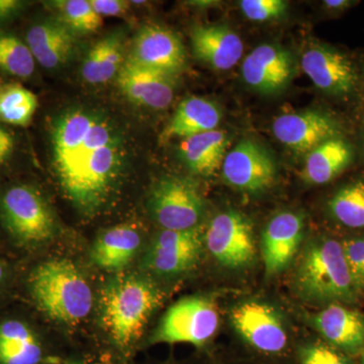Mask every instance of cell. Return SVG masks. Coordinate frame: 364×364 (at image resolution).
<instances>
[{"mask_svg":"<svg viewBox=\"0 0 364 364\" xmlns=\"http://www.w3.org/2000/svg\"><path fill=\"white\" fill-rule=\"evenodd\" d=\"M51 146L64 195L81 214L97 215L123 174L126 152L119 132L98 112L67 109L54 119Z\"/></svg>","mask_w":364,"mask_h":364,"instance_id":"6da1fadb","label":"cell"},{"mask_svg":"<svg viewBox=\"0 0 364 364\" xmlns=\"http://www.w3.org/2000/svg\"><path fill=\"white\" fill-rule=\"evenodd\" d=\"M160 298L156 287L136 275H117L105 284L102 318L119 358H130Z\"/></svg>","mask_w":364,"mask_h":364,"instance_id":"7a4b0ae2","label":"cell"},{"mask_svg":"<svg viewBox=\"0 0 364 364\" xmlns=\"http://www.w3.org/2000/svg\"><path fill=\"white\" fill-rule=\"evenodd\" d=\"M36 303L52 320L73 325L90 315L92 291L73 262L53 259L39 265L31 277Z\"/></svg>","mask_w":364,"mask_h":364,"instance_id":"3957f363","label":"cell"},{"mask_svg":"<svg viewBox=\"0 0 364 364\" xmlns=\"http://www.w3.org/2000/svg\"><path fill=\"white\" fill-rule=\"evenodd\" d=\"M296 280L301 294L314 301H349L358 291L343 245L334 239H320L306 246Z\"/></svg>","mask_w":364,"mask_h":364,"instance_id":"277c9868","label":"cell"},{"mask_svg":"<svg viewBox=\"0 0 364 364\" xmlns=\"http://www.w3.org/2000/svg\"><path fill=\"white\" fill-rule=\"evenodd\" d=\"M220 318L212 299L205 296H189L179 299L170 306L149 344L186 343L203 347L215 336Z\"/></svg>","mask_w":364,"mask_h":364,"instance_id":"5b68a950","label":"cell"},{"mask_svg":"<svg viewBox=\"0 0 364 364\" xmlns=\"http://www.w3.org/2000/svg\"><path fill=\"white\" fill-rule=\"evenodd\" d=\"M1 212L9 231L23 243H44L56 232V223L49 205L30 186L9 189L2 198Z\"/></svg>","mask_w":364,"mask_h":364,"instance_id":"8992f818","label":"cell"},{"mask_svg":"<svg viewBox=\"0 0 364 364\" xmlns=\"http://www.w3.org/2000/svg\"><path fill=\"white\" fill-rule=\"evenodd\" d=\"M150 210L164 230L195 229L203 213V200L193 181L177 176L160 179L150 196Z\"/></svg>","mask_w":364,"mask_h":364,"instance_id":"52a82bcc","label":"cell"},{"mask_svg":"<svg viewBox=\"0 0 364 364\" xmlns=\"http://www.w3.org/2000/svg\"><path fill=\"white\" fill-rule=\"evenodd\" d=\"M203 240L215 259L224 267L243 268L255 260L253 226L240 213L228 210L215 215Z\"/></svg>","mask_w":364,"mask_h":364,"instance_id":"ba28073f","label":"cell"},{"mask_svg":"<svg viewBox=\"0 0 364 364\" xmlns=\"http://www.w3.org/2000/svg\"><path fill=\"white\" fill-rule=\"evenodd\" d=\"M222 171L225 181L234 188L259 193L274 183L277 165L260 144L243 140L226 154Z\"/></svg>","mask_w":364,"mask_h":364,"instance_id":"9c48e42d","label":"cell"},{"mask_svg":"<svg viewBox=\"0 0 364 364\" xmlns=\"http://www.w3.org/2000/svg\"><path fill=\"white\" fill-rule=\"evenodd\" d=\"M203 242L198 227L186 231L163 230L146 253L143 267L161 275L188 272L200 259Z\"/></svg>","mask_w":364,"mask_h":364,"instance_id":"30bf717a","label":"cell"},{"mask_svg":"<svg viewBox=\"0 0 364 364\" xmlns=\"http://www.w3.org/2000/svg\"><path fill=\"white\" fill-rule=\"evenodd\" d=\"M231 320L236 331L257 350L279 353L286 348V328L272 306L260 301H244L235 306Z\"/></svg>","mask_w":364,"mask_h":364,"instance_id":"8fae6325","label":"cell"},{"mask_svg":"<svg viewBox=\"0 0 364 364\" xmlns=\"http://www.w3.org/2000/svg\"><path fill=\"white\" fill-rule=\"evenodd\" d=\"M130 60L136 65L174 76L186 66L181 38L159 25L144 26L134 40Z\"/></svg>","mask_w":364,"mask_h":364,"instance_id":"7c38bea8","label":"cell"},{"mask_svg":"<svg viewBox=\"0 0 364 364\" xmlns=\"http://www.w3.org/2000/svg\"><path fill=\"white\" fill-rule=\"evenodd\" d=\"M301 68L314 85L334 97L350 95L358 82V73L351 60L331 47L316 45L301 57Z\"/></svg>","mask_w":364,"mask_h":364,"instance_id":"4fadbf2b","label":"cell"},{"mask_svg":"<svg viewBox=\"0 0 364 364\" xmlns=\"http://www.w3.org/2000/svg\"><path fill=\"white\" fill-rule=\"evenodd\" d=\"M272 132L280 143L301 154H309L326 141L340 136L338 123L318 111L282 114L273 122Z\"/></svg>","mask_w":364,"mask_h":364,"instance_id":"5bb4252c","label":"cell"},{"mask_svg":"<svg viewBox=\"0 0 364 364\" xmlns=\"http://www.w3.org/2000/svg\"><path fill=\"white\" fill-rule=\"evenodd\" d=\"M294 70L291 52L272 44L256 47L242 64V77L253 90L272 95L284 90Z\"/></svg>","mask_w":364,"mask_h":364,"instance_id":"9a60e30c","label":"cell"},{"mask_svg":"<svg viewBox=\"0 0 364 364\" xmlns=\"http://www.w3.org/2000/svg\"><path fill=\"white\" fill-rule=\"evenodd\" d=\"M117 77L119 88L134 104L164 109L173 100V76L168 74L136 65L127 59Z\"/></svg>","mask_w":364,"mask_h":364,"instance_id":"2e32d148","label":"cell"},{"mask_svg":"<svg viewBox=\"0 0 364 364\" xmlns=\"http://www.w3.org/2000/svg\"><path fill=\"white\" fill-rule=\"evenodd\" d=\"M303 233V218L294 213H282L268 223L261 241L263 262L268 275L279 274L289 267L298 251Z\"/></svg>","mask_w":364,"mask_h":364,"instance_id":"e0dca14e","label":"cell"},{"mask_svg":"<svg viewBox=\"0 0 364 364\" xmlns=\"http://www.w3.org/2000/svg\"><path fill=\"white\" fill-rule=\"evenodd\" d=\"M191 40L196 58L215 70H230L243 55L241 38L227 26H195Z\"/></svg>","mask_w":364,"mask_h":364,"instance_id":"ac0fdd59","label":"cell"},{"mask_svg":"<svg viewBox=\"0 0 364 364\" xmlns=\"http://www.w3.org/2000/svg\"><path fill=\"white\" fill-rule=\"evenodd\" d=\"M26 45L33 58L47 69L58 68L71 56L75 37L60 21H43L32 26L26 35Z\"/></svg>","mask_w":364,"mask_h":364,"instance_id":"d6986e66","label":"cell"},{"mask_svg":"<svg viewBox=\"0 0 364 364\" xmlns=\"http://www.w3.org/2000/svg\"><path fill=\"white\" fill-rule=\"evenodd\" d=\"M47 355L37 335L20 321L0 324V364H62Z\"/></svg>","mask_w":364,"mask_h":364,"instance_id":"ffe728a7","label":"cell"},{"mask_svg":"<svg viewBox=\"0 0 364 364\" xmlns=\"http://www.w3.org/2000/svg\"><path fill=\"white\" fill-rule=\"evenodd\" d=\"M221 119V109L215 102L203 97L186 98L178 105L171 121L160 135V142L215 131Z\"/></svg>","mask_w":364,"mask_h":364,"instance_id":"44dd1931","label":"cell"},{"mask_svg":"<svg viewBox=\"0 0 364 364\" xmlns=\"http://www.w3.org/2000/svg\"><path fill=\"white\" fill-rule=\"evenodd\" d=\"M316 328L329 343L348 352L364 346V316L350 309L331 305L314 318Z\"/></svg>","mask_w":364,"mask_h":364,"instance_id":"7402d4cb","label":"cell"},{"mask_svg":"<svg viewBox=\"0 0 364 364\" xmlns=\"http://www.w3.org/2000/svg\"><path fill=\"white\" fill-rule=\"evenodd\" d=\"M141 246V236L130 225H117L98 236L91 249V259L97 267L109 272L124 269Z\"/></svg>","mask_w":364,"mask_h":364,"instance_id":"603a6c76","label":"cell"},{"mask_svg":"<svg viewBox=\"0 0 364 364\" xmlns=\"http://www.w3.org/2000/svg\"><path fill=\"white\" fill-rule=\"evenodd\" d=\"M229 145L227 134L215 130L183 139L181 156L193 173L210 176L222 167Z\"/></svg>","mask_w":364,"mask_h":364,"instance_id":"cb8c5ba5","label":"cell"},{"mask_svg":"<svg viewBox=\"0 0 364 364\" xmlns=\"http://www.w3.org/2000/svg\"><path fill=\"white\" fill-rule=\"evenodd\" d=\"M353 160L350 144L341 136L321 144L306 156L304 179L311 184H326L344 171Z\"/></svg>","mask_w":364,"mask_h":364,"instance_id":"d4e9b609","label":"cell"},{"mask_svg":"<svg viewBox=\"0 0 364 364\" xmlns=\"http://www.w3.org/2000/svg\"><path fill=\"white\" fill-rule=\"evenodd\" d=\"M124 62V45L119 35H111L98 41L86 55L82 77L90 85H102L116 77Z\"/></svg>","mask_w":364,"mask_h":364,"instance_id":"484cf974","label":"cell"},{"mask_svg":"<svg viewBox=\"0 0 364 364\" xmlns=\"http://www.w3.org/2000/svg\"><path fill=\"white\" fill-rule=\"evenodd\" d=\"M38 109V98L21 85L0 88V121L14 126H26Z\"/></svg>","mask_w":364,"mask_h":364,"instance_id":"4316f807","label":"cell"},{"mask_svg":"<svg viewBox=\"0 0 364 364\" xmlns=\"http://www.w3.org/2000/svg\"><path fill=\"white\" fill-rule=\"evenodd\" d=\"M335 219L344 226L364 228V181H356L340 189L329 203Z\"/></svg>","mask_w":364,"mask_h":364,"instance_id":"83f0119b","label":"cell"},{"mask_svg":"<svg viewBox=\"0 0 364 364\" xmlns=\"http://www.w3.org/2000/svg\"><path fill=\"white\" fill-rule=\"evenodd\" d=\"M62 23L73 33L97 32L102 26V16L95 11L90 0H61L54 2Z\"/></svg>","mask_w":364,"mask_h":364,"instance_id":"f1b7e54d","label":"cell"},{"mask_svg":"<svg viewBox=\"0 0 364 364\" xmlns=\"http://www.w3.org/2000/svg\"><path fill=\"white\" fill-rule=\"evenodd\" d=\"M35 62L28 45L14 36H0V69L26 78L35 71Z\"/></svg>","mask_w":364,"mask_h":364,"instance_id":"f546056e","label":"cell"},{"mask_svg":"<svg viewBox=\"0 0 364 364\" xmlns=\"http://www.w3.org/2000/svg\"><path fill=\"white\" fill-rule=\"evenodd\" d=\"M239 6L248 20L258 23L277 20L287 9V2L282 0H242Z\"/></svg>","mask_w":364,"mask_h":364,"instance_id":"4dcf8cb0","label":"cell"},{"mask_svg":"<svg viewBox=\"0 0 364 364\" xmlns=\"http://www.w3.org/2000/svg\"><path fill=\"white\" fill-rule=\"evenodd\" d=\"M343 250L356 289H364V236L345 241Z\"/></svg>","mask_w":364,"mask_h":364,"instance_id":"1f68e13d","label":"cell"},{"mask_svg":"<svg viewBox=\"0 0 364 364\" xmlns=\"http://www.w3.org/2000/svg\"><path fill=\"white\" fill-rule=\"evenodd\" d=\"M301 364H349L343 355L324 344H310L299 353Z\"/></svg>","mask_w":364,"mask_h":364,"instance_id":"d6a6232c","label":"cell"},{"mask_svg":"<svg viewBox=\"0 0 364 364\" xmlns=\"http://www.w3.org/2000/svg\"><path fill=\"white\" fill-rule=\"evenodd\" d=\"M90 4L100 16H124L130 7V2L123 0H90Z\"/></svg>","mask_w":364,"mask_h":364,"instance_id":"836d02e7","label":"cell"},{"mask_svg":"<svg viewBox=\"0 0 364 364\" xmlns=\"http://www.w3.org/2000/svg\"><path fill=\"white\" fill-rule=\"evenodd\" d=\"M14 149V139L7 132L0 128V164L6 159Z\"/></svg>","mask_w":364,"mask_h":364,"instance_id":"e575fe53","label":"cell"},{"mask_svg":"<svg viewBox=\"0 0 364 364\" xmlns=\"http://www.w3.org/2000/svg\"><path fill=\"white\" fill-rule=\"evenodd\" d=\"M20 6L21 2L14 0H0V21L6 20L13 16Z\"/></svg>","mask_w":364,"mask_h":364,"instance_id":"d590c367","label":"cell"},{"mask_svg":"<svg viewBox=\"0 0 364 364\" xmlns=\"http://www.w3.org/2000/svg\"><path fill=\"white\" fill-rule=\"evenodd\" d=\"M352 4L349 0H326L324 6L332 11H343L350 7Z\"/></svg>","mask_w":364,"mask_h":364,"instance_id":"8d00e7d4","label":"cell"},{"mask_svg":"<svg viewBox=\"0 0 364 364\" xmlns=\"http://www.w3.org/2000/svg\"><path fill=\"white\" fill-rule=\"evenodd\" d=\"M62 364H107V363H98L97 360L86 358H72L66 359Z\"/></svg>","mask_w":364,"mask_h":364,"instance_id":"74e56055","label":"cell"},{"mask_svg":"<svg viewBox=\"0 0 364 364\" xmlns=\"http://www.w3.org/2000/svg\"><path fill=\"white\" fill-rule=\"evenodd\" d=\"M4 267H2L1 264H0V282H1L2 279H4Z\"/></svg>","mask_w":364,"mask_h":364,"instance_id":"f35d334b","label":"cell"},{"mask_svg":"<svg viewBox=\"0 0 364 364\" xmlns=\"http://www.w3.org/2000/svg\"><path fill=\"white\" fill-rule=\"evenodd\" d=\"M361 364H364V358H363V363H361Z\"/></svg>","mask_w":364,"mask_h":364,"instance_id":"ab89813d","label":"cell"},{"mask_svg":"<svg viewBox=\"0 0 364 364\" xmlns=\"http://www.w3.org/2000/svg\"><path fill=\"white\" fill-rule=\"evenodd\" d=\"M363 73H364V67H363Z\"/></svg>","mask_w":364,"mask_h":364,"instance_id":"60d3db41","label":"cell"}]
</instances>
